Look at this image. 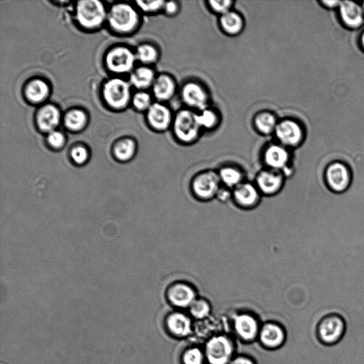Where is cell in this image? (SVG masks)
I'll return each instance as SVG.
<instances>
[{
	"instance_id": "obj_27",
	"label": "cell",
	"mask_w": 364,
	"mask_h": 364,
	"mask_svg": "<svg viewBox=\"0 0 364 364\" xmlns=\"http://www.w3.org/2000/svg\"><path fill=\"white\" fill-rule=\"evenodd\" d=\"M219 178L222 182L228 187H237L240 184L241 173L236 168L225 167L219 172Z\"/></svg>"
},
{
	"instance_id": "obj_3",
	"label": "cell",
	"mask_w": 364,
	"mask_h": 364,
	"mask_svg": "<svg viewBox=\"0 0 364 364\" xmlns=\"http://www.w3.org/2000/svg\"><path fill=\"white\" fill-rule=\"evenodd\" d=\"M105 17L102 4L96 0H85L78 2L77 18L87 28H95L102 23Z\"/></svg>"
},
{
	"instance_id": "obj_39",
	"label": "cell",
	"mask_w": 364,
	"mask_h": 364,
	"mask_svg": "<svg viewBox=\"0 0 364 364\" xmlns=\"http://www.w3.org/2000/svg\"><path fill=\"white\" fill-rule=\"evenodd\" d=\"M164 7L166 12L170 15L175 14L178 11V5L175 1L165 2Z\"/></svg>"
},
{
	"instance_id": "obj_14",
	"label": "cell",
	"mask_w": 364,
	"mask_h": 364,
	"mask_svg": "<svg viewBox=\"0 0 364 364\" xmlns=\"http://www.w3.org/2000/svg\"><path fill=\"white\" fill-rule=\"evenodd\" d=\"M234 327L237 335L247 341L253 339L258 332V323L256 319L247 314L236 316Z\"/></svg>"
},
{
	"instance_id": "obj_28",
	"label": "cell",
	"mask_w": 364,
	"mask_h": 364,
	"mask_svg": "<svg viewBox=\"0 0 364 364\" xmlns=\"http://www.w3.org/2000/svg\"><path fill=\"white\" fill-rule=\"evenodd\" d=\"M134 152V144L130 139H125L118 143L114 148L116 157L121 161L129 160Z\"/></svg>"
},
{
	"instance_id": "obj_17",
	"label": "cell",
	"mask_w": 364,
	"mask_h": 364,
	"mask_svg": "<svg viewBox=\"0 0 364 364\" xmlns=\"http://www.w3.org/2000/svg\"><path fill=\"white\" fill-rule=\"evenodd\" d=\"M282 184V177L279 173L264 171L257 177L258 189L264 194H273L279 191Z\"/></svg>"
},
{
	"instance_id": "obj_9",
	"label": "cell",
	"mask_w": 364,
	"mask_h": 364,
	"mask_svg": "<svg viewBox=\"0 0 364 364\" xmlns=\"http://www.w3.org/2000/svg\"><path fill=\"white\" fill-rule=\"evenodd\" d=\"M109 68L117 73L129 71L134 63V56L128 49L117 48L109 53L107 57Z\"/></svg>"
},
{
	"instance_id": "obj_32",
	"label": "cell",
	"mask_w": 364,
	"mask_h": 364,
	"mask_svg": "<svg viewBox=\"0 0 364 364\" xmlns=\"http://www.w3.org/2000/svg\"><path fill=\"white\" fill-rule=\"evenodd\" d=\"M195 118L200 127L211 128L217 121L215 113L206 109H203L198 114H195Z\"/></svg>"
},
{
	"instance_id": "obj_6",
	"label": "cell",
	"mask_w": 364,
	"mask_h": 364,
	"mask_svg": "<svg viewBox=\"0 0 364 364\" xmlns=\"http://www.w3.org/2000/svg\"><path fill=\"white\" fill-rule=\"evenodd\" d=\"M325 178L329 188L336 193H343L350 183V172L341 163L329 165L325 171Z\"/></svg>"
},
{
	"instance_id": "obj_26",
	"label": "cell",
	"mask_w": 364,
	"mask_h": 364,
	"mask_svg": "<svg viewBox=\"0 0 364 364\" xmlns=\"http://www.w3.org/2000/svg\"><path fill=\"white\" fill-rule=\"evenodd\" d=\"M154 79V73L147 68H139L131 76V82L137 87H146Z\"/></svg>"
},
{
	"instance_id": "obj_23",
	"label": "cell",
	"mask_w": 364,
	"mask_h": 364,
	"mask_svg": "<svg viewBox=\"0 0 364 364\" xmlns=\"http://www.w3.org/2000/svg\"><path fill=\"white\" fill-rule=\"evenodd\" d=\"M220 24L226 33L234 35L242 30L243 23L240 15L230 11L222 15Z\"/></svg>"
},
{
	"instance_id": "obj_41",
	"label": "cell",
	"mask_w": 364,
	"mask_h": 364,
	"mask_svg": "<svg viewBox=\"0 0 364 364\" xmlns=\"http://www.w3.org/2000/svg\"><path fill=\"white\" fill-rule=\"evenodd\" d=\"M362 42H363V46H364V34H363V37H362Z\"/></svg>"
},
{
	"instance_id": "obj_42",
	"label": "cell",
	"mask_w": 364,
	"mask_h": 364,
	"mask_svg": "<svg viewBox=\"0 0 364 364\" xmlns=\"http://www.w3.org/2000/svg\"><path fill=\"white\" fill-rule=\"evenodd\" d=\"M363 6H364V3H363Z\"/></svg>"
},
{
	"instance_id": "obj_13",
	"label": "cell",
	"mask_w": 364,
	"mask_h": 364,
	"mask_svg": "<svg viewBox=\"0 0 364 364\" xmlns=\"http://www.w3.org/2000/svg\"><path fill=\"white\" fill-rule=\"evenodd\" d=\"M182 97L186 104L190 107L200 109H205L207 104V95L201 86L196 83L189 82L186 84L182 90Z\"/></svg>"
},
{
	"instance_id": "obj_5",
	"label": "cell",
	"mask_w": 364,
	"mask_h": 364,
	"mask_svg": "<svg viewBox=\"0 0 364 364\" xmlns=\"http://www.w3.org/2000/svg\"><path fill=\"white\" fill-rule=\"evenodd\" d=\"M111 26L119 31H129L136 24L137 14L129 5L119 4L114 5L109 13Z\"/></svg>"
},
{
	"instance_id": "obj_4",
	"label": "cell",
	"mask_w": 364,
	"mask_h": 364,
	"mask_svg": "<svg viewBox=\"0 0 364 364\" xmlns=\"http://www.w3.org/2000/svg\"><path fill=\"white\" fill-rule=\"evenodd\" d=\"M199 126L195 113L188 110L178 112L174 120V132L177 137L183 142H191L198 134Z\"/></svg>"
},
{
	"instance_id": "obj_15",
	"label": "cell",
	"mask_w": 364,
	"mask_h": 364,
	"mask_svg": "<svg viewBox=\"0 0 364 364\" xmlns=\"http://www.w3.org/2000/svg\"><path fill=\"white\" fill-rule=\"evenodd\" d=\"M259 338L264 346L274 348L283 343L285 335L281 326L276 323H268L262 326Z\"/></svg>"
},
{
	"instance_id": "obj_31",
	"label": "cell",
	"mask_w": 364,
	"mask_h": 364,
	"mask_svg": "<svg viewBox=\"0 0 364 364\" xmlns=\"http://www.w3.org/2000/svg\"><path fill=\"white\" fill-rule=\"evenodd\" d=\"M204 356L205 355L199 348H190L183 353L182 362L183 364H202Z\"/></svg>"
},
{
	"instance_id": "obj_30",
	"label": "cell",
	"mask_w": 364,
	"mask_h": 364,
	"mask_svg": "<svg viewBox=\"0 0 364 364\" xmlns=\"http://www.w3.org/2000/svg\"><path fill=\"white\" fill-rule=\"evenodd\" d=\"M189 308L191 315L198 319L206 317L210 311L209 304L203 299H196Z\"/></svg>"
},
{
	"instance_id": "obj_22",
	"label": "cell",
	"mask_w": 364,
	"mask_h": 364,
	"mask_svg": "<svg viewBox=\"0 0 364 364\" xmlns=\"http://www.w3.org/2000/svg\"><path fill=\"white\" fill-rule=\"evenodd\" d=\"M175 84L173 80L167 75H161L154 84V93L161 100L169 99L174 92Z\"/></svg>"
},
{
	"instance_id": "obj_34",
	"label": "cell",
	"mask_w": 364,
	"mask_h": 364,
	"mask_svg": "<svg viewBox=\"0 0 364 364\" xmlns=\"http://www.w3.org/2000/svg\"><path fill=\"white\" fill-rule=\"evenodd\" d=\"M209 3L213 11L223 15L224 14L230 11V8L232 1L228 0L210 1Z\"/></svg>"
},
{
	"instance_id": "obj_19",
	"label": "cell",
	"mask_w": 364,
	"mask_h": 364,
	"mask_svg": "<svg viewBox=\"0 0 364 364\" xmlns=\"http://www.w3.org/2000/svg\"><path fill=\"white\" fill-rule=\"evenodd\" d=\"M236 202L245 207H250L256 203L259 198L257 188L249 183H240L234 190Z\"/></svg>"
},
{
	"instance_id": "obj_8",
	"label": "cell",
	"mask_w": 364,
	"mask_h": 364,
	"mask_svg": "<svg viewBox=\"0 0 364 364\" xmlns=\"http://www.w3.org/2000/svg\"><path fill=\"white\" fill-rule=\"evenodd\" d=\"M220 181L219 176L213 172L200 173L193 180V192L201 199H209L217 193Z\"/></svg>"
},
{
	"instance_id": "obj_38",
	"label": "cell",
	"mask_w": 364,
	"mask_h": 364,
	"mask_svg": "<svg viewBox=\"0 0 364 364\" xmlns=\"http://www.w3.org/2000/svg\"><path fill=\"white\" fill-rule=\"evenodd\" d=\"M48 141L53 147L59 148L64 143V136L60 132H52L48 136Z\"/></svg>"
},
{
	"instance_id": "obj_33",
	"label": "cell",
	"mask_w": 364,
	"mask_h": 364,
	"mask_svg": "<svg viewBox=\"0 0 364 364\" xmlns=\"http://www.w3.org/2000/svg\"><path fill=\"white\" fill-rule=\"evenodd\" d=\"M156 51L151 46L144 45L139 47L137 50L138 58L144 63H151L155 60L156 58Z\"/></svg>"
},
{
	"instance_id": "obj_1",
	"label": "cell",
	"mask_w": 364,
	"mask_h": 364,
	"mask_svg": "<svg viewBox=\"0 0 364 364\" xmlns=\"http://www.w3.org/2000/svg\"><path fill=\"white\" fill-rule=\"evenodd\" d=\"M346 331L343 318L335 313L322 317L316 326V336L318 341L325 345L331 346L339 342Z\"/></svg>"
},
{
	"instance_id": "obj_21",
	"label": "cell",
	"mask_w": 364,
	"mask_h": 364,
	"mask_svg": "<svg viewBox=\"0 0 364 364\" xmlns=\"http://www.w3.org/2000/svg\"><path fill=\"white\" fill-rule=\"evenodd\" d=\"M59 122V112L58 109L52 105L43 107L38 113V123L39 127L45 131L53 130Z\"/></svg>"
},
{
	"instance_id": "obj_29",
	"label": "cell",
	"mask_w": 364,
	"mask_h": 364,
	"mask_svg": "<svg viewBox=\"0 0 364 364\" xmlns=\"http://www.w3.org/2000/svg\"><path fill=\"white\" fill-rule=\"evenodd\" d=\"M86 121L85 114L80 110H73L65 117V122L66 126L73 130L81 129Z\"/></svg>"
},
{
	"instance_id": "obj_24",
	"label": "cell",
	"mask_w": 364,
	"mask_h": 364,
	"mask_svg": "<svg viewBox=\"0 0 364 364\" xmlns=\"http://www.w3.org/2000/svg\"><path fill=\"white\" fill-rule=\"evenodd\" d=\"M255 123L257 129L265 134L275 131L277 125L276 118L269 112H262L257 114Z\"/></svg>"
},
{
	"instance_id": "obj_36",
	"label": "cell",
	"mask_w": 364,
	"mask_h": 364,
	"mask_svg": "<svg viewBox=\"0 0 364 364\" xmlns=\"http://www.w3.org/2000/svg\"><path fill=\"white\" fill-rule=\"evenodd\" d=\"M133 102L136 108L139 109H144L147 107L149 108L151 99L148 94L145 92H139L135 95Z\"/></svg>"
},
{
	"instance_id": "obj_12",
	"label": "cell",
	"mask_w": 364,
	"mask_h": 364,
	"mask_svg": "<svg viewBox=\"0 0 364 364\" xmlns=\"http://www.w3.org/2000/svg\"><path fill=\"white\" fill-rule=\"evenodd\" d=\"M165 325L171 334L177 337H185L191 331L190 318L180 312L169 314L166 318Z\"/></svg>"
},
{
	"instance_id": "obj_35",
	"label": "cell",
	"mask_w": 364,
	"mask_h": 364,
	"mask_svg": "<svg viewBox=\"0 0 364 364\" xmlns=\"http://www.w3.org/2000/svg\"><path fill=\"white\" fill-rule=\"evenodd\" d=\"M139 6L146 11H156L164 7L165 1H138Z\"/></svg>"
},
{
	"instance_id": "obj_25",
	"label": "cell",
	"mask_w": 364,
	"mask_h": 364,
	"mask_svg": "<svg viewBox=\"0 0 364 364\" xmlns=\"http://www.w3.org/2000/svg\"><path fill=\"white\" fill-rule=\"evenodd\" d=\"M48 91L47 85L43 81L37 80L29 84L26 89V95L31 101L37 102L46 97Z\"/></svg>"
},
{
	"instance_id": "obj_18",
	"label": "cell",
	"mask_w": 364,
	"mask_h": 364,
	"mask_svg": "<svg viewBox=\"0 0 364 364\" xmlns=\"http://www.w3.org/2000/svg\"><path fill=\"white\" fill-rule=\"evenodd\" d=\"M340 11L343 21L350 27L359 26L363 20L361 8L354 2H341Z\"/></svg>"
},
{
	"instance_id": "obj_16",
	"label": "cell",
	"mask_w": 364,
	"mask_h": 364,
	"mask_svg": "<svg viewBox=\"0 0 364 364\" xmlns=\"http://www.w3.org/2000/svg\"><path fill=\"white\" fill-rule=\"evenodd\" d=\"M171 118L168 109L161 104L155 103L149 108V121L156 129L164 130L166 129L171 122Z\"/></svg>"
},
{
	"instance_id": "obj_40",
	"label": "cell",
	"mask_w": 364,
	"mask_h": 364,
	"mask_svg": "<svg viewBox=\"0 0 364 364\" xmlns=\"http://www.w3.org/2000/svg\"><path fill=\"white\" fill-rule=\"evenodd\" d=\"M229 364H255L252 360L248 358L240 356L232 359Z\"/></svg>"
},
{
	"instance_id": "obj_10",
	"label": "cell",
	"mask_w": 364,
	"mask_h": 364,
	"mask_svg": "<svg viewBox=\"0 0 364 364\" xmlns=\"http://www.w3.org/2000/svg\"><path fill=\"white\" fill-rule=\"evenodd\" d=\"M169 301L174 306L185 308L190 307L196 300V292L189 285L177 283L172 285L167 292Z\"/></svg>"
},
{
	"instance_id": "obj_2",
	"label": "cell",
	"mask_w": 364,
	"mask_h": 364,
	"mask_svg": "<svg viewBox=\"0 0 364 364\" xmlns=\"http://www.w3.org/2000/svg\"><path fill=\"white\" fill-rule=\"evenodd\" d=\"M233 346L225 336L211 338L205 348V357L210 364H227L231 358Z\"/></svg>"
},
{
	"instance_id": "obj_7",
	"label": "cell",
	"mask_w": 364,
	"mask_h": 364,
	"mask_svg": "<svg viewBox=\"0 0 364 364\" xmlns=\"http://www.w3.org/2000/svg\"><path fill=\"white\" fill-rule=\"evenodd\" d=\"M104 95L112 107L121 108L127 103L129 98V85L121 79H112L105 84Z\"/></svg>"
},
{
	"instance_id": "obj_11",
	"label": "cell",
	"mask_w": 364,
	"mask_h": 364,
	"mask_svg": "<svg viewBox=\"0 0 364 364\" xmlns=\"http://www.w3.org/2000/svg\"><path fill=\"white\" fill-rule=\"evenodd\" d=\"M274 132L279 140L289 146L298 144L302 136L300 127L291 120L282 121L277 124Z\"/></svg>"
},
{
	"instance_id": "obj_37",
	"label": "cell",
	"mask_w": 364,
	"mask_h": 364,
	"mask_svg": "<svg viewBox=\"0 0 364 364\" xmlns=\"http://www.w3.org/2000/svg\"><path fill=\"white\" fill-rule=\"evenodd\" d=\"M71 155L75 162L78 164L85 163L87 159V152L86 149L82 146H77L73 149Z\"/></svg>"
},
{
	"instance_id": "obj_20",
	"label": "cell",
	"mask_w": 364,
	"mask_h": 364,
	"mask_svg": "<svg viewBox=\"0 0 364 364\" xmlns=\"http://www.w3.org/2000/svg\"><path fill=\"white\" fill-rule=\"evenodd\" d=\"M264 159L268 166L274 169H279L287 164L289 160V154L284 147L279 145H272L266 149Z\"/></svg>"
}]
</instances>
